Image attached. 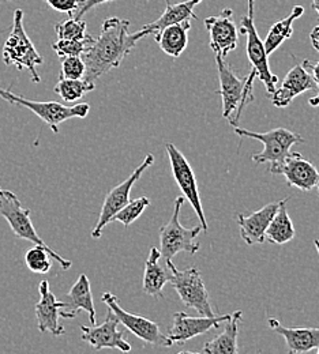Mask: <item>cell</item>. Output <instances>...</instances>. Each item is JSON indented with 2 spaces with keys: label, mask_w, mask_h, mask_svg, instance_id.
Returning <instances> with one entry per match:
<instances>
[{
  "label": "cell",
  "mask_w": 319,
  "mask_h": 354,
  "mask_svg": "<svg viewBox=\"0 0 319 354\" xmlns=\"http://www.w3.org/2000/svg\"><path fill=\"white\" fill-rule=\"evenodd\" d=\"M130 21L112 17L104 21L97 40L81 57L86 66L84 80L94 84L111 70L122 66L127 55L136 48V33H129Z\"/></svg>",
  "instance_id": "6da1fadb"
},
{
  "label": "cell",
  "mask_w": 319,
  "mask_h": 354,
  "mask_svg": "<svg viewBox=\"0 0 319 354\" xmlns=\"http://www.w3.org/2000/svg\"><path fill=\"white\" fill-rule=\"evenodd\" d=\"M1 57L6 66H15L19 71L28 70L32 74L30 78L35 84L42 82L37 66L44 63V57L39 53L25 30L24 11L21 8H17L14 12L12 29L3 45Z\"/></svg>",
  "instance_id": "7a4b0ae2"
},
{
  "label": "cell",
  "mask_w": 319,
  "mask_h": 354,
  "mask_svg": "<svg viewBox=\"0 0 319 354\" xmlns=\"http://www.w3.org/2000/svg\"><path fill=\"white\" fill-rule=\"evenodd\" d=\"M216 63L220 81L219 93L223 98V116L226 119H230L232 115L236 112V116L229 123L230 126L237 127V122L243 108L254 100L253 85L257 75L254 71H251L246 80H240L236 73L224 62V59L216 56Z\"/></svg>",
  "instance_id": "3957f363"
},
{
  "label": "cell",
  "mask_w": 319,
  "mask_h": 354,
  "mask_svg": "<svg viewBox=\"0 0 319 354\" xmlns=\"http://www.w3.org/2000/svg\"><path fill=\"white\" fill-rule=\"evenodd\" d=\"M184 198L178 196L174 203V213L170 221L160 227V252L165 261H172L179 252L195 255L201 245L195 241L201 233V225L194 227H184L179 216L182 210Z\"/></svg>",
  "instance_id": "277c9868"
},
{
  "label": "cell",
  "mask_w": 319,
  "mask_h": 354,
  "mask_svg": "<svg viewBox=\"0 0 319 354\" xmlns=\"http://www.w3.org/2000/svg\"><path fill=\"white\" fill-rule=\"evenodd\" d=\"M0 98L11 105L24 106L37 115L55 133H59V126L69 119L80 118L84 119L89 115L91 105L86 102L77 104L74 106H66L56 101H32L24 95L14 94L10 90L0 88Z\"/></svg>",
  "instance_id": "5b68a950"
},
{
  "label": "cell",
  "mask_w": 319,
  "mask_h": 354,
  "mask_svg": "<svg viewBox=\"0 0 319 354\" xmlns=\"http://www.w3.org/2000/svg\"><path fill=\"white\" fill-rule=\"evenodd\" d=\"M165 265L171 271V283L179 295L183 304L188 308L197 310L201 316H215L209 300V292L201 277L199 270L187 268L178 270L172 261H165Z\"/></svg>",
  "instance_id": "8992f818"
},
{
  "label": "cell",
  "mask_w": 319,
  "mask_h": 354,
  "mask_svg": "<svg viewBox=\"0 0 319 354\" xmlns=\"http://www.w3.org/2000/svg\"><path fill=\"white\" fill-rule=\"evenodd\" d=\"M236 135L241 138L257 139L264 145V150L253 156L255 164H271V167H277L284 162V160L291 154V149L296 143H303L304 139L299 133H292L286 129H274L266 133H254L246 129L233 127Z\"/></svg>",
  "instance_id": "52a82bcc"
},
{
  "label": "cell",
  "mask_w": 319,
  "mask_h": 354,
  "mask_svg": "<svg viewBox=\"0 0 319 354\" xmlns=\"http://www.w3.org/2000/svg\"><path fill=\"white\" fill-rule=\"evenodd\" d=\"M240 32L247 37V57L251 63V71H254L261 82L265 84L268 93L273 94L278 78L271 70L269 56L254 22V0H248V12L241 17Z\"/></svg>",
  "instance_id": "ba28073f"
},
{
  "label": "cell",
  "mask_w": 319,
  "mask_h": 354,
  "mask_svg": "<svg viewBox=\"0 0 319 354\" xmlns=\"http://www.w3.org/2000/svg\"><path fill=\"white\" fill-rule=\"evenodd\" d=\"M102 301L105 303L108 310H111L115 313L119 323H122L129 331H131L134 335H137L138 338L142 339L145 344L154 345V346H163V348L172 346L168 337L160 331V327L157 323L146 319L145 316H140L137 313H130V312L123 310L120 307V300L115 295L104 293Z\"/></svg>",
  "instance_id": "9c48e42d"
},
{
  "label": "cell",
  "mask_w": 319,
  "mask_h": 354,
  "mask_svg": "<svg viewBox=\"0 0 319 354\" xmlns=\"http://www.w3.org/2000/svg\"><path fill=\"white\" fill-rule=\"evenodd\" d=\"M154 162V157L152 154H147L143 160V162L138 167L137 169L130 175L129 178H126L125 181H122L119 185H116L115 188H112L102 203L101 207V213L98 217V221L95 223L93 232H91V237L93 239H100L102 234V229L112 221L113 216L120 212L129 202H130V194H131V188L134 187V184L137 183L140 176L145 174V171L152 167Z\"/></svg>",
  "instance_id": "30bf717a"
},
{
  "label": "cell",
  "mask_w": 319,
  "mask_h": 354,
  "mask_svg": "<svg viewBox=\"0 0 319 354\" xmlns=\"http://www.w3.org/2000/svg\"><path fill=\"white\" fill-rule=\"evenodd\" d=\"M168 157H170V162H171V169H172V175L178 184V187L182 191L183 198L188 199L190 205L192 206L194 212L198 216V220L201 223V227L205 233H208V221L205 218V213H203V207H202V202H201V196H199V191H198V183L195 178V174L191 168V165L188 164V161L185 160V157L183 156L182 151L178 150V147L174 143H167L165 146Z\"/></svg>",
  "instance_id": "8fae6325"
},
{
  "label": "cell",
  "mask_w": 319,
  "mask_h": 354,
  "mask_svg": "<svg viewBox=\"0 0 319 354\" xmlns=\"http://www.w3.org/2000/svg\"><path fill=\"white\" fill-rule=\"evenodd\" d=\"M0 216L8 222L18 239L28 240L35 245L48 247L32 223L30 210L22 207L21 201L14 192L0 189Z\"/></svg>",
  "instance_id": "7c38bea8"
},
{
  "label": "cell",
  "mask_w": 319,
  "mask_h": 354,
  "mask_svg": "<svg viewBox=\"0 0 319 354\" xmlns=\"http://www.w3.org/2000/svg\"><path fill=\"white\" fill-rule=\"evenodd\" d=\"M119 320L115 313L108 310L104 323L94 326H81L82 341L89 344L94 351L118 349L123 353L131 351V345L125 339V334L118 330Z\"/></svg>",
  "instance_id": "4fadbf2b"
},
{
  "label": "cell",
  "mask_w": 319,
  "mask_h": 354,
  "mask_svg": "<svg viewBox=\"0 0 319 354\" xmlns=\"http://www.w3.org/2000/svg\"><path fill=\"white\" fill-rule=\"evenodd\" d=\"M272 175L285 177L289 187H295L300 191L310 192L319 185L318 169L300 153H291L282 164L271 167Z\"/></svg>",
  "instance_id": "5bb4252c"
},
{
  "label": "cell",
  "mask_w": 319,
  "mask_h": 354,
  "mask_svg": "<svg viewBox=\"0 0 319 354\" xmlns=\"http://www.w3.org/2000/svg\"><path fill=\"white\" fill-rule=\"evenodd\" d=\"M230 315H215V316H190L184 312L174 313V323L168 333L170 342L184 344L198 335H202L212 328H217L221 323H226Z\"/></svg>",
  "instance_id": "9a60e30c"
},
{
  "label": "cell",
  "mask_w": 319,
  "mask_h": 354,
  "mask_svg": "<svg viewBox=\"0 0 319 354\" xmlns=\"http://www.w3.org/2000/svg\"><path fill=\"white\" fill-rule=\"evenodd\" d=\"M203 22L210 36V48L216 56L226 59L237 46L239 30L233 21L232 8L227 7L219 15L209 17Z\"/></svg>",
  "instance_id": "2e32d148"
},
{
  "label": "cell",
  "mask_w": 319,
  "mask_h": 354,
  "mask_svg": "<svg viewBox=\"0 0 319 354\" xmlns=\"http://www.w3.org/2000/svg\"><path fill=\"white\" fill-rule=\"evenodd\" d=\"M311 90H318L311 74L298 64L285 75L281 86L274 90L272 102L275 108H286L298 95Z\"/></svg>",
  "instance_id": "e0dca14e"
},
{
  "label": "cell",
  "mask_w": 319,
  "mask_h": 354,
  "mask_svg": "<svg viewBox=\"0 0 319 354\" xmlns=\"http://www.w3.org/2000/svg\"><path fill=\"white\" fill-rule=\"evenodd\" d=\"M40 301L36 304L37 327L40 333H51L55 337L64 334V327L60 324V310L63 308V301H57L55 295L49 289V282L42 281L39 286Z\"/></svg>",
  "instance_id": "ac0fdd59"
},
{
  "label": "cell",
  "mask_w": 319,
  "mask_h": 354,
  "mask_svg": "<svg viewBox=\"0 0 319 354\" xmlns=\"http://www.w3.org/2000/svg\"><path fill=\"white\" fill-rule=\"evenodd\" d=\"M201 1L202 0H184L182 3L174 4L171 0H167V7H165V11L163 12V15L158 19L142 26V29L136 33L138 40H140L149 35L156 36L161 30H164L165 28H168L171 25H176V24L184 22V21L198 19L194 10Z\"/></svg>",
  "instance_id": "d6986e66"
},
{
  "label": "cell",
  "mask_w": 319,
  "mask_h": 354,
  "mask_svg": "<svg viewBox=\"0 0 319 354\" xmlns=\"http://www.w3.org/2000/svg\"><path fill=\"white\" fill-rule=\"evenodd\" d=\"M269 327L285 339L288 354L309 353L319 348V327H285L275 319H269Z\"/></svg>",
  "instance_id": "ffe728a7"
},
{
  "label": "cell",
  "mask_w": 319,
  "mask_h": 354,
  "mask_svg": "<svg viewBox=\"0 0 319 354\" xmlns=\"http://www.w3.org/2000/svg\"><path fill=\"white\" fill-rule=\"evenodd\" d=\"M280 207V202H273L264 206L261 210L243 216L237 214V225L240 227V236L246 244H262L265 243V232L272 221L274 214Z\"/></svg>",
  "instance_id": "44dd1931"
},
{
  "label": "cell",
  "mask_w": 319,
  "mask_h": 354,
  "mask_svg": "<svg viewBox=\"0 0 319 354\" xmlns=\"http://www.w3.org/2000/svg\"><path fill=\"white\" fill-rule=\"evenodd\" d=\"M78 310H85L89 315L91 326L95 324V310L91 295V281L86 274H81L77 282L73 285L70 292L66 295L63 308L60 310V317L74 319Z\"/></svg>",
  "instance_id": "7402d4cb"
},
{
  "label": "cell",
  "mask_w": 319,
  "mask_h": 354,
  "mask_svg": "<svg viewBox=\"0 0 319 354\" xmlns=\"http://www.w3.org/2000/svg\"><path fill=\"white\" fill-rule=\"evenodd\" d=\"M161 252L158 248L152 247L149 258L145 265L143 274V292L154 299H163V289L171 281V271L160 265ZM167 266V265H165Z\"/></svg>",
  "instance_id": "603a6c76"
},
{
  "label": "cell",
  "mask_w": 319,
  "mask_h": 354,
  "mask_svg": "<svg viewBox=\"0 0 319 354\" xmlns=\"http://www.w3.org/2000/svg\"><path fill=\"white\" fill-rule=\"evenodd\" d=\"M241 317V310L233 312L227 320L224 331L203 345V354H239L237 333Z\"/></svg>",
  "instance_id": "cb8c5ba5"
},
{
  "label": "cell",
  "mask_w": 319,
  "mask_h": 354,
  "mask_svg": "<svg viewBox=\"0 0 319 354\" xmlns=\"http://www.w3.org/2000/svg\"><path fill=\"white\" fill-rule=\"evenodd\" d=\"M191 28L190 21H184L176 25H171L154 36L156 43L161 50L172 57H179L188 44V30Z\"/></svg>",
  "instance_id": "d4e9b609"
},
{
  "label": "cell",
  "mask_w": 319,
  "mask_h": 354,
  "mask_svg": "<svg viewBox=\"0 0 319 354\" xmlns=\"http://www.w3.org/2000/svg\"><path fill=\"white\" fill-rule=\"evenodd\" d=\"M288 202H289L288 199L280 201V207L265 232V241H269V243L277 244V245H282V244H286L293 240L296 230H295L293 222L289 218V214L286 210Z\"/></svg>",
  "instance_id": "484cf974"
},
{
  "label": "cell",
  "mask_w": 319,
  "mask_h": 354,
  "mask_svg": "<svg viewBox=\"0 0 319 354\" xmlns=\"http://www.w3.org/2000/svg\"><path fill=\"white\" fill-rule=\"evenodd\" d=\"M56 261L63 270L71 268V261H67L62 258L59 254H56L52 248L49 247H42V245H35L33 248L28 250L25 255V263L28 268L35 272V274H46L49 272L52 267V261Z\"/></svg>",
  "instance_id": "4316f807"
},
{
  "label": "cell",
  "mask_w": 319,
  "mask_h": 354,
  "mask_svg": "<svg viewBox=\"0 0 319 354\" xmlns=\"http://www.w3.org/2000/svg\"><path fill=\"white\" fill-rule=\"evenodd\" d=\"M304 12V8L302 6H295L293 10L291 11V14L288 17H285L284 19H280L274 24L271 28L264 45H265V50L269 55H272L277 48H280L281 44L291 39L293 35V22L300 18Z\"/></svg>",
  "instance_id": "83f0119b"
},
{
  "label": "cell",
  "mask_w": 319,
  "mask_h": 354,
  "mask_svg": "<svg viewBox=\"0 0 319 354\" xmlns=\"http://www.w3.org/2000/svg\"><path fill=\"white\" fill-rule=\"evenodd\" d=\"M94 84L85 80H66L59 77V82L55 86V93L64 100V102H75L81 100L86 93L94 90Z\"/></svg>",
  "instance_id": "f1b7e54d"
},
{
  "label": "cell",
  "mask_w": 319,
  "mask_h": 354,
  "mask_svg": "<svg viewBox=\"0 0 319 354\" xmlns=\"http://www.w3.org/2000/svg\"><path fill=\"white\" fill-rule=\"evenodd\" d=\"M86 22L82 19L69 18L55 25V32L59 40H82L88 36Z\"/></svg>",
  "instance_id": "f546056e"
},
{
  "label": "cell",
  "mask_w": 319,
  "mask_h": 354,
  "mask_svg": "<svg viewBox=\"0 0 319 354\" xmlns=\"http://www.w3.org/2000/svg\"><path fill=\"white\" fill-rule=\"evenodd\" d=\"M94 39L88 35L82 40H57L52 44V49L56 52L59 57H69V56H82L88 52Z\"/></svg>",
  "instance_id": "4dcf8cb0"
},
{
  "label": "cell",
  "mask_w": 319,
  "mask_h": 354,
  "mask_svg": "<svg viewBox=\"0 0 319 354\" xmlns=\"http://www.w3.org/2000/svg\"><path fill=\"white\" fill-rule=\"evenodd\" d=\"M149 205H150V199L147 196H140L138 199L130 201L120 212H118L113 216L112 221L120 222L123 223L125 227H129L133 222L137 221Z\"/></svg>",
  "instance_id": "1f68e13d"
},
{
  "label": "cell",
  "mask_w": 319,
  "mask_h": 354,
  "mask_svg": "<svg viewBox=\"0 0 319 354\" xmlns=\"http://www.w3.org/2000/svg\"><path fill=\"white\" fill-rule=\"evenodd\" d=\"M86 73V66L81 56H69L63 57L62 68H60V78L66 80H84Z\"/></svg>",
  "instance_id": "d6a6232c"
},
{
  "label": "cell",
  "mask_w": 319,
  "mask_h": 354,
  "mask_svg": "<svg viewBox=\"0 0 319 354\" xmlns=\"http://www.w3.org/2000/svg\"><path fill=\"white\" fill-rule=\"evenodd\" d=\"M46 4L59 12H66L70 17L74 15L80 6V0H44Z\"/></svg>",
  "instance_id": "836d02e7"
},
{
  "label": "cell",
  "mask_w": 319,
  "mask_h": 354,
  "mask_svg": "<svg viewBox=\"0 0 319 354\" xmlns=\"http://www.w3.org/2000/svg\"><path fill=\"white\" fill-rule=\"evenodd\" d=\"M109 1H113V0H80V6L71 18L81 19L88 11H91V8H94L95 6L109 3Z\"/></svg>",
  "instance_id": "e575fe53"
},
{
  "label": "cell",
  "mask_w": 319,
  "mask_h": 354,
  "mask_svg": "<svg viewBox=\"0 0 319 354\" xmlns=\"http://www.w3.org/2000/svg\"><path fill=\"white\" fill-rule=\"evenodd\" d=\"M302 66L311 74L316 85L319 90V62H311V60H304Z\"/></svg>",
  "instance_id": "d590c367"
},
{
  "label": "cell",
  "mask_w": 319,
  "mask_h": 354,
  "mask_svg": "<svg viewBox=\"0 0 319 354\" xmlns=\"http://www.w3.org/2000/svg\"><path fill=\"white\" fill-rule=\"evenodd\" d=\"M310 40H311L313 46L319 52V24L311 30V33H310Z\"/></svg>",
  "instance_id": "8d00e7d4"
},
{
  "label": "cell",
  "mask_w": 319,
  "mask_h": 354,
  "mask_svg": "<svg viewBox=\"0 0 319 354\" xmlns=\"http://www.w3.org/2000/svg\"><path fill=\"white\" fill-rule=\"evenodd\" d=\"M309 104H310L311 106H319V90L317 95H314V97H311V98L309 100Z\"/></svg>",
  "instance_id": "74e56055"
},
{
  "label": "cell",
  "mask_w": 319,
  "mask_h": 354,
  "mask_svg": "<svg viewBox=\"0 0 319 354\" xmlns=\"http://www.w3.org/2000/svg\"><path fill=\"white\" fill-rule=\"evenodd\" d=\"M311 7L317 11V14L319 15V0H311Z\"/></svg>",
  "instance_id": "f35d334b"
},
{
  "label": "cell",
  "mask_w": 319,
  "mask_h": 354,
  "mask_svg": "<svg viewBox=\"0 0 319 354\" xmlns=\"http://www.w3.org/2000/svg\"><path fill=\"white\" fill-rule=\"evenodd\" d=\"M178 354H199V353H198V352H185V351H184V352H181V353H178Z\"/></svg>",
  "instance_id": "ab89813d"
},
{
  "label": "cell",
  "mask_w": 319,
  "mask_h": 354,
  "mask_svg": "<svg viewBox=\"0 0 319 354\" xmlns=\"http://www.w3.org/2000/svg\"><path fill=\"white\" fill-rule=\"evenodd\" d=\"M314 244H316V248H317V251H318L319 254V240H316V241H314Z\"/></svg>",
  "instance_id": "60d3db41"
},
{
  "label": "cell",
  "mask_w": 319,
  "mask_h": 354,
  "mask_svg": "<svg viewBox=\"0 0 319 354\" xmlns=\"http://www.w3.org/2000/svg\"><path fill=\"white\" fill-rule=\"evenodd\" d=\"M8 1H11V0H0V4H4V3H8Z\"/></svg>",
  "instance_id": "b9f144b4"
},
{
  "label": "cell",
  "mask_w": 319,
  "mask_h": 354,
  "mask_svg": "<svg viewBox=\"0 0 319 354\" xmlns=\"http://www.w3.org/2000/svg\"><path fill=\"white\" fill-rule=\"evenodd\" d=\"M318 194H319V185H318Z\"/></svg>",
  "instance_id": "7bdbcfd3"
},
{
  "label": "cell",
  "mask_w": 319,
  "mask_h": 354,
  "mask_svg": "<svg viewBox=\"0 0 319 354\" xmlns=\"http://www.w3.org/2000/svg\"><path fill=\"white\" fill-rule=\"evenodd\" d=\"M317 354H319V348H318V353H317Z\"/></svg>",
  "instance_id": "ee69618b"
}]
</instances>
